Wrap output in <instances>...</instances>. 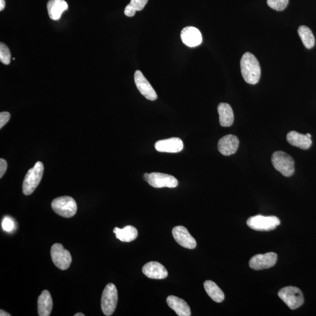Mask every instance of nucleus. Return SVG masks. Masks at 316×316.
<instances>
[{"instance_id": "5", "label": "nucleus", "mask_w": 316, "mask_h": 316, "mask_svg": "<svg viewBox=\"0 0 316 316\" xmlns=\"http://www.w3.org/2000/svg\"><path fill=\"white\" fill-rule=\"evenodd\" d=\"M278 296L288 307L295 310L304 304V295L301 290L294 286H287L280 290Z\"/></svg>"}, {"instance_id": "24", "label": "nucleus", "mask_w": 316, "mask_h": 316, "mask_svg": "<svg viewBox=\"0 0 316 316\" xmlns=\"http://www.w3.org/2000/svg\"><path fill=\"white\" fill-rule=\"evenodd\" d=\"M298 34L306 48L311 49L315 46V39L310 28L305 25L301 26L298 28Z\"/></svg>"}, {"instance_id": "32", "label": "nucleus", "mask_w": 316, "mask_h": 316, "mask_svg": "<svg viewBox=\"0 0 316 316\" xmlns=\"http://www.w3.org/2000/svg\"><path fill=\"white\" fill-rule=\"evenodd\" d=\"M5 6V0H0V11H2Z\"/></svg>"}, {"instance_id": "34", "label": "nucleus", "mask_w": 316, "mask_h": 316, "mask_svg": "<svg viewBox=\"0 0 316 316\" xmlns=\"http://www.w3.org/2000/svg\"><path fill=\"white\" fill-rule=\"evenodd\" d=\"M75 316H85V315H83V314H82V313H78V314H76L75 315H74Z\"/></svg>"}, {"instance_id": "16", "label": "nucleus", "mask_w": 316, "mask_h": 316, "mask_svg": "<svg viewBox=\"0 0 316 316\" xmlns=\"http://www.w3.org/2000/svg\"><path fill=\"white\" fill-rule=\"evenodd\" d=\"M143 272L148 278L153 279H163L168 275L165 267L155 261L146 263L143 267Z\"/></svg>"}, {"instance_id": "19", "label": "nucleus", "mask_w": 316, "mask_h": 316, "mask_svg": "<svg viewBox=\"0 0 316 316\" xmlns=\"http://www.w3.org/2000/svg\"><path fill=\"white\" fill-rule=\"evenodd\" d=\"M47 8L50 18L57 21L63 12L68 9V4L64 0H50L48 2Z\"/></svg>"}, {"instance_id": "22", "label": "nucleus", "mask_w": 316, "mask_h": 316, "mask_svg": "<svg viewBox=\"0 0 316 316\" xmlns=\"http://www.w3.org/2000/svg\"><path fill=\"white\" fill-rule=\"evenodd\" d=\"M113 232L116 238L125 243H130L136 239L138 237L137 229L131 225H127L123 228L115 227Z\"/></svg>"}, {"instance_id": "21", "label": "nucleus", "mask_w": 316, "mask_h": 316, "mask_svg": "<svg viewBox=\"0 0 316 316\" xmlns=\"http://www.w3.org/2000/svg\"><path fill=\"white\" fill-rule=\"evenodd\" d=\"M219 121L222 127H228L233 125L234 116L233 109L227 103H222L218 106Z\"/></svg>"}, {"instance_id": "4", "label": "nucleus", "mask_w": 316, "mask_h": 316, "mask_svg": "<svg viewBox=\"0 0 316 316\" xmlns=\"http://www.w3.org/2000/svg\"><path fill=\"white\" fill-rule=\"evenodd\" d=\"M271 161L274 167L283 176L289 177L295 172V162L288 154L276 151L272 155Z\"/></svg>"}, {"instance_id": "18", "label": "nucleus", "mask_w": 316, "mask_h": 316, "mask_svg": "<svg viewBox=\"0 0 316 316\" xmlns=\"http://www.w3.org/2000/svg\"><path fill=\"white\" fill-rule=\"evenodd\" d=\"M287 141L292 146L298 147L302 150H308L312 146V141L311 138L306 135L297 133L293 131L287 135Z\"/></svg>"}, {"instance_id": "27", "label": "nucleus", "mask_w": 316, "mask_h": 316, "mask_svg": "<svg viewBox=\"0 0 316 316\" xmlns=\"http://www.w3.org/2000/svg\"><path fill=\"white\" fill-rule=\"evenodd\" d=\"M2 228L3 230L8 232V233H11L13 230L15 229V223L12 218L8 216H5L3 218L2 221Z\"/></svg>"}, {"instance_id": "35", "label": "nucleus", "mask_w": 316, "mask_h": 316, "mask_svg": "<svg viewBox=\"0 0 316 316\" xmlns=\"http://www.w3.org/2000/svg\"><path fill=\"white\" fill-rule=\"evenodd\" d=\"M306 135H307V136H308V137H309V138H311V134H306Z\"/></svg>"}, {"instance_id": "6", "label": "nucleus", "mask_w": 316, "mask_h": 316, "mask_svg": "<svg viewBox=\"0 0 316 316\" xmlns=\"http://www.w3.org/2000/svg\"><path fill=\"white\" fill-rule=\"evenodd\" d=\"M280 221L275 216L257 215L248 219V226L253 230L261 231H271L280 224Z\"/></svg>"}, {"instance_id": "13", "label": "nucleus", "mask_w": 316, "mask_h": 316, "mask_svg": "<svg viewBox=\"0 0 316 316\" xmlns=\"http://www.w3.org/2000/svg\"><path fill=\"white\" fill-rule=\"evenodd\" d=\"M240 141L235 135L229 134L218 141V150L224 156H230L237 152Z\"/></svg>"}, {"instance_id": "26", "label": "nucleus", "mask_w": 316, "mask_h": 316, "mask_svg": "<svg viewBox=\"0 0 316 316\" xmlns=\"http://www.w3.org/2000/svg\"><path fill=\"white\" fill-rule=\"evenodd\" d=\"M289 0H267V4L275 10L283 11L288 5Z\"/></svg>"}, {"instance_id": "8", "label": "nucleus", "mask_w": 316, "mask_h": 316, "mask_svg": "<svg viewBox=\"0 0 316 316\" xmlns=\"http://www.w3.org/2000/svg\"><path fill=\"white\" fill-rule=\"evenodd\" d=\"M144 179L155 188H175L178 181L175 177L159 172L145 173Z\"/></svg>"}, {"instance_id": "33", "label": "nucleus", "mask_w": 316, "mask_h": 316, "mask_svg": "<svg viewBox=\"0 0 316 316\" xmlns=\"http://www.w3.org/2000/svg\"><path fill=\"white\" fill-rule=\"evenodd\" d=\"M0 316H11L9 315L7 312H5L4 311L1 310L0 311Z\"/></svg>"}, {"instance_id": "31", "label": "nucleus", "mask_w": 316, "mask_h": 316, "mask_svg": "<svg viewBox=\"0 0 316 316\" xmlns=\"http://www.w3.org/2000/svg\"><path fill=\"white\" fill-rule=\"evenodd\" d=\"M137 11L130 4H129L126 7H125L124 10V14L125 15L129 17H134L135 15V13H136Z\"/></svg>"}, {"instance_id": "9", "label": "nucleus", "mask_w": 316, "mask_h": 316, "mask_svg": "<svg viewBox=\"0 0 316 316\" xmlns=\"http://www.w3.org/2000/svg\"><path fill=\"white\" fill-rule=\"evenodd\" d=\"M51 256L54 265L61 270L68 269L72 263V256L62 244H54L51 248Z\"/></svg>"}, {"instance_id": "2", "label": "nucleus", "mask_w": 316, "mask_h": 316, "mask_svg": "<svg viewBox=\"0 0 316 316\" xmlns=\"http://www.w3.org/2000/svg\"><path fill=\"white\" fill-rule=\"evenodd\" d=\"M44 166L41 162H37L28 170L22 184V192L26 196L30 195L37 189L43 178Z\"/></svg>"}, {"instance_id": "10", "label": "nucleus", "mask_w": 316, "mask_h": 316, "mask_svg": "<svg viewBox=\"0 0 316 316\" xmlns=\"http://www.w3.org/2000/svg\"><path fill=\"white\" fill-rule=\"evenodd\" d=\"M278 256L276 253L259 254L251 258L249 265L251 268L256 270L268 269L275 265Z\"/></svg>"}, {"instance_id": "23", "label": "nucleus", "mask_w": 316, "mask_h": 316, "mask_svg": "<svg viewBox=\"0 0 316 316\" xmlns=\"http://www.w3.org/2000/svg\"><path fill=\"white\" fill-rule=\"evenodd\" d=\"M204 288L206 293L214 302L221 303L224 301L223 292L214 282L211 280H206L204 283Z\"/></svg>"}, {"instance_id": "1", "label": "nucleus", "mask_w": 316, "mask_h": 316, "mask_svg": "<svg viewBox=\"0 0 316 316\" xmlns=\"http://www.w3.org/2000/svg\"><path fill=\"white\" fill-rule=\"evenodd\" d=\"M242 76L247 83L256 85L261 77V67L259 60L253 54H244L240 62Z\"/></svg>"}, {"instance_id": "11", "label": "nucleus", "mask_w": 316, "mask_h": 316, "mask_svg": "<svg viewBox=\"0 0 316 316\" xmlns=\"http://www.w3.org/2000/svg\"><path fill=\"white\" fill-rule=\"evenodd\" d=\"M135 85L141 95L151 101H154L158 98L157 93L149 82L145 77L140 70H137L134 74Z\"/></svg>"}, {"instance_id": "15", "label": "nucleus", "mask_w": 316, "mask_h": 316, "mask_svg": "<svg viewBox=\"0 0 316 316\" xmlns=\"http://www.w3.org/2000/svg\"><path fill=\"white\" fill-rule=\"evenodd\" d=\"M180 37L183 44L189 47H195L202 43L201 32L195 27L184 28L180 34Z\"/></svg>"}, {"instance_id": "12", "label": "nucleus", "mask_w": 316, "mask_h": 316, "mask_svg": "<svg viewBox=\"0 0 316 316\" xmlns=\"http://www.w3.org/2000/svg\"><path fill=\"white\" fill-rule=\"evenodd\" d=\"M172 234L174 239L180 246L191 250L196 248L197 243L195 238L185 227L179 225L174 227Z\"/></svg>"}, {"instance_id": "20", "label": "nucleus", "mask_w": 316, "mask_h": 316, "mask_svg": "<svg viewBox=\"0 0 316 316\" xmlns=\"http://www.w3.org/2000/svg\"><path fill=\"white\" fill-rule=\"evenodd\" d=\"M53 308V301L50 293L45 290L39 296L38 311L40 316H49Z\"/></svg>"}, {"instance_id": "28", "label": "nucleus", "mask_w": 316, "mask_h": 316, "mask_svg": "<svg viewBox=\"0 0 316 316\" xmlns=\"http://www.w3.org/2000/svg\"><path fill=\"white\" fill-rule=\"evenodd\" d=\"M148 0H131L130 4L137 11L143 10L145 6L146 5Z\"/></svg>"}, {"instance_id": "25", "label": "nucleus", "mask_w": 316, "mask_h": 316, "mask_svg": "<svg viewBox=\"0 0 316 316\" xmlns=\"http://www.w3.org/2000/svg\"><path fill=\"white\" fill-rule=\"evenodd\" d=\"M11 53L7 46L4 44H0V61L3 64L8 65L11 62Z\"/></svg>"}, {"instance_id": "30", "label": "nucleus", "mask_w": 316, "mask_h": 316, "mask_svg": "<svg viewBox=\"0 0 316 316\" xmlns=\"http://www.w3.org/2000/svg\"><path fill=\"white\" fill-rule=\"evenodd\" d=\"M6 169H7V163L5 159L1 158L0 159V178H2L4 176Z\"/></svg>"}, {"instance_id": "29", "label": "nucleus", "mask_w": 316, "mask_h": 316, "mask_svg": "<svg viewBox=\"0 0 316 316\" xmlns=\"http://www.w3.org/2000/svg\"><path fill=\"white\" fill-rule=\"evenodd\" d=\"M10 117V114L8 112H1L0 113V128L1 129L7 123Z\"/></svg>"}, {"instance_id": "3", "label": "nucleus", "mask_w": 316, "mask_h": 316, "mask_svg": "<svg viewBox=\"0 0 316 316\" xmlns=\"http://www.w3.org/2000/svg\"><path fill=\"white\" fill-rule=\"evenodd\" d=\"M51 206L57 214L65 218L73 217L77 211L75 199L70 196L59 197L54 199Z\"/></svg>"}, {"instance_id": "14", "label": "nucleus", "mask_w": 316, "mask_h": 316, "mask_svg": "<svg viewBox=\"0 0 316 316\" xmlns=\"http://www.w3.org/2000/svg\"><path fill=\"white\" fill-rule=\"evenodd\" d=\"M155 148L158 152L178 153L183 150V143L179 138H171L157 142Z\"/></svg>"}, {"instance_id": "7", "label": "nucleus", "mask_w": 316, "mask_h": 316, "mask_svg": "<svg viewBox=\"0 0 316 316\" xmlns=\"http://www.w3.org/2000/svg\"><path fill=\"white\" fill-rule=\"evenodd\" d=\"M118 292L113 283H108L103 291L101 307L103 314L109 316L114 314L117 307Z\"/></svg>"}, {"instance_id": "17", "label": "nucleus", "mask_w": 316, "mask_h": 316, "mask_svg": "<svg viewBox=\"0 0 316 316\" xmlns=\"http://www.w3.org/2000/svg\"><path fill=\"white\" fill-rule=\"evenodd\" d=\"M166 302L169 307L179 316H191L189 306L182 299L170 295L167 298Z\"/></svg>"}]
</instances>
